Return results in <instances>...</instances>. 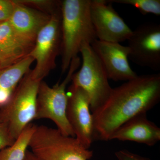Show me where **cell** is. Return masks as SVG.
<instances>
[{
    "mask_svg": "<svg viewBox=\"0 0 160 160\" xmlns=\"http://www.w3.org/2000/svg\"><path fill=\"white\" fill-rule=\"evenodd\" d=\"M160 100V73L138 75L112 88L106 102L92 113L95 140L109 141L123 124L147 113Z\"/></svg>",
    "mask_w": 160,
    "mask_h": 160,
    "instance_id": "6da1fadb",
    "label": "cell"
},
{
    "mask_svg": "<svg viewBox=\"0 0 160 160\" xmlns=\"http://www.w3.org/2000/svg\"><path fill=\"white\" fill-rule=\"evenodd\" d=\"M90 1H61L62 73L68 70L83 46L97 39L90 17Z\"/></svg>",
    "mask_w": 160,
    "mask_h": 160,
    "instance_id": "7a4b0ae2",
    "label": "cell"
},
{
    "mask_svg": "<svg viewBox=\"0 0 160 160\" xmlns=\"http://www.w3.org/2000/svg\"><path fill=\"white\" fill-rule=\"evenodd\" d=\"M30 70L20 81L9 100L0 106V122L6 125L15 140L35 118L38 92L42 81L32 77Z\"/></svg>",
    "mask_w": 160,
    "mask_h": 160,
    "instance_id": "3957f363",
    "label": "cell"
},
{
    "mask_svg": "<svg viewBox=\"0 0 160 160\" xmlns=\"http://www.w3.org/2000/svg\"><path fill=\"white\" fill-rule=\"evenodd\" d=\"M29 148L38 160H89L93 156V151L75 138L45 126H36Z\"/></svg>",
    "mask_w": 160,
    "mask_h": 160,
    "instance_id": "277c9868",
    "label": "cell"
},
{
    "mask_svg": "<svg viewBox=\"0 0 160 160\" xmlns=\"http://www.w3.org/2000/svg\"><path fill=\"white\" fill-rule=\"evenodd\" d=\"M78 56L72 60L66 78L62 82L50 87L42 81L40 83L37 100L35 120L48 119L56 125L58 129L64 135L75 138L67 116L68 96L66 89L71 82L72 75L80 66Z\"/></svg>",
    "mask_w": 160,
    "mask_h": 160,
    "instance_id": "5b68a950",
    "label": "cell"
},
{
    "mask_svg": "<svg viewBox=\"0 0 160 160\" xmlns=\"http://www.w3.org/2000/svg\"><path fill=\"white\" fill-rule=\"evenodd\" d=\"M82 62L81 69L72 77V85L86 92L90 101V111L94 112L106 102L112 88L102 64L90 45L86 44L80 51Z\"/></svg>",
    "mask_w": 160,
    "mask_h": 160,
    "instance_id": "8992f818",
    "label": "cell"
},
{
    "mask_svg": "<svg viewBox=\"0 0 160 160\" xmlns=\"http://www.w3.org/2000/svg\"><path fill=\"white\" fill-rule=\"evenodd\" d=\"M62 48L61 10L51 16L47 25L38 34L34 47L29 56L36 61L34 69L30 70L32 76L43 81L56 66V60Z\"/></svg>",
    "mask_w": 160,
    "mask_h": 160,
    "instance_id": "52a82bcc",
    "label": "cell"
},
{
    "mask_svg": "<svg viewBox=\"0 0 160 160\" xmlns=\"http://www.w3.org/2000/svg\"><path fill=\"white\" fill-rule=\"evenodd\" d=\"M129 59L141 66L160 70V26L145 23L138 26L127 40Z\"/></svg>",
    "mask_w": 160,
    "mask_h": 160,
    "instance_id": "ba28073f",
    "label": "cell"
},
{
    "mask_svg": "<svg viewBox=\"0 0 160 160\" xmlns=\"http://www.w3.org/2000/svg\"><path fill=\"white\" fill-rule=\"evenodd\" d=\"M67 93V120L76 138L82 146L89 149L95 140V135L89 96L82 88L72 84Z\"/></svg>",
    "mask_w": 160,
    "mask_h": 160,
    "instance_id": "9c48e42d",
    "label": "cell"
},
{
    "mask_svg": "<svg viewBox=\"0 0 160 160\" xmlns=\"http://www.w3.org/2000/svg\"><path fill=\"white\" fill-rule=\"evenodd\" d=\"M90 14L98 40L120 43L131 35L132 30L106 0H91Z\"/></svg>",
    "mask_w": 160,
    "mask_h": 160,
    "instance_id": "30bf717a",
    "label": "cell"
},
{
    "mask_svg": "<svg viewBox=\"0 0 160 160\" xmlns=\"http://www.w3.org/2000/svg\"><path fill=\"white\" fill-rule=\"evenodd\" d=\"M90 46L102 64L109 79L127 82L138 76L129 64L128 46L98 39Z\"/></svg>",
    "mask_w": 160,
    "mask_h": 160,
    "instance_id": "8fae6325",
    "label": "cell"
},
{
    "mask_svg": "<svg viewBox=\"0 0 160 160\" xmlns=\"http://www.w3.org/2000/svg\"><path fill=\"white\" fill-rule=\"evenodd\" d=\"M14 11L9 20L15 32L21 37L35 44L40 31L47 25L51 16L16 2Z\"/></svg>",
    "mask_w": 160,
    "mask_h": 160,
    "instance_id": "7c38bea8",
    "label": "cell"
},
{
    "mask_svg": "<svg viewBox=\"0 0 160 160\" xmlns=\"http://www.w3.org/2000/svg\"><path fill=\"white\" fill-rule=\"evenodd\" d=\"M34 44L15 32L9 21L0 24V69L16 64L29 56Z\"/></svg>",
    "mask_w": 160,
    "mask_h": 160,
    "instance_id": "4fadbf2b",
    "label": "cell"
},
{
    "mask_svg": "<svg viewBox=\"0 0 160 160\" xmlns=\"http://www.w3.org/2000/svg\"><path fill=\"white\" fill-rule=\"evenodd\" d=\"M130 141L147 146H155L160 141V129L149 121L146 113L139 115L123 124L110 138L109 141Z\"/></svg>",
    "mask_w": 160,
    "mask_h": 160,
    "instance_id": "5bb4252c",
    "label": "cell"
},
{
    "mask_svg": "<svg viewBox=\"0 0 160 160\" xmlns=\"http://www.w3.org/2000/svg\"><path fill=\"white\" fill-rule=\"evenodd\" d=\"M33 62L28 56L12 66L0 69V106L9 100L20 81L30 71Z\"/></svg>",
    "mask_w": 160,
    "mask_h": 160,
    "instance_id": "9a60e30c",
    "label": "cell"
},
{
    "mask_svg": "<svg viewBox=\"0 0 160 160\" xmlns=\"http://www.w3.org/2000/svg\"><path fill=\"white\" fill-rule=\"evenodd\" d=\"M36 126L31 123L26 126L12 146L0 151V160H24Z\"/></svg>",
    "mask_w": 160,
    "mask_h": 160,
    "instance_id": "2e32d148",
    "label": "cell"
},
{
    "mask_svg": "<svg viewBox=\"0 0 160 160\" xmlns=\"http://www.w3.org/2000/svg\"><path fill=\"white\" fill-rule=\"evenodd\" d=\"M110 3L130 5L137 8L142 14L160 15V0H106Z\"/></svg>",
    "mask_w": 160,
    "mask_h": 160,
    "instance_id": "e0dca14e",
    "label": "cell"
},
{
    "mask_svg": "<svg viewBox=\"0 0 160 160\" xmlns=\"http://www.w3.org/2000/svg\"><path fill=\"white\" fill-rule=\"evenodd\" d=\"M16 2L52 16L61 12V1L52 0H15Z\"/></svg>",
    "mask_w": 160,
    "mask_h": 160,
    "instance_id": "ac0fdd59",
    "label": "cell"
},
{
    "mask_svg": "<svg viewBox=\"0 0 160 160\" xmlns=\"http://www.w3.org/2000/svg\"><path fill=\"white\" fill-rule=\"evenodd\" d=\"M15 5L14 0H0V22L9 21Z\"/></svg>",
    "mask_w": 160,
    "mask_h": 160,
    "instance_id": "d6986e66",
    "label": "cell"
},
{
    "mask_svg": "<svg viewBox=\"0 0 160 160\" xmlns=\"http://www.w3.org/2000/svg\"><path fill=\"white\" fill-rule=\"evenodd\" d=\"M15 140L11 135L6 125L0 122V151L12 146Z\"/></svg>",
    "mask_w": 160,
    "mask_h": 160,
    "instance_id": "ffe728a7",
    "label": "cell"
},
{
    "mask_svg": "<svg viewBox=\"0 0 160 160\" xmlns=\"http://www.w3.org/2000/svg\"><path fill=\"white\" fill-rule=\"evenodd\" d=\"M115 155L118 160H152L126 149L117 151Z\"/></svg>",
    "mask_w": 160,
    "mask_h": 160,
    "instance_id": "44dd1931",
    "label": "cell"
},
{
    "mask_svg": "<svg viewBox=\"0 0 160 160\" xmlns=\"http://www.w3.org/2000/svg\"><path fill=\"white\" fill-rule=\"evenodd\" d=\"M24 160H38L37 158L35 156L34 154L31 152V151L28 150L26 152V156Z\"/></svg>",
    "mask_w": 160,
    "mask_h": 160,
    "instance_id": "7402d4cb",
    "label": "cell"
},
{
    "mask_svg": "<svg viewBox=\"0 0 160 160\" xmlns=\"http://www.w3.org/2000/svg\"><path fill=\"white\" fill-rule=\"evenodd\" d=\"M1 23H2V22H0V24H1Z\"/></svg>",
    "mask_w": 160,
    "mask_h": 160,
    "instance_id": "603a6c76",
    "label": "cell"
}]
</instances>
